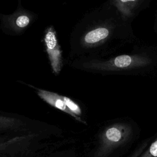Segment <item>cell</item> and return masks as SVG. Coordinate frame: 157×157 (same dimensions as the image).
<instances>
[{
	"mask_svg": "<svg viewBox=\"0 0 157 157\" xmlns=\"http://www.w3.org/2000/svg\"><path fill=\"white\" fill-rule=\"evenodd\" d=\"M151 59L144 54H124L107 59H74L71 66L90 72H108L139 69L150 65Z\"/></svg>",
	"mask_w": 157,
	"mask_h": 157,
	"instance_id": "obj_1",
	"label": "cell"
},
{
	"mask_svg": "<svg viewBox=\"0 0 157 157\" xmlns=\"http://www.w3.org/2000/svg\"><path fill=\"white\" fill-rule=\"evenodd\" d=\"M132 134V127L126 123L118 122L107 127L101 137V155L105 156L127 143Z\"/></svg>",
	"mask_w": 157,
	"mask_h": 157,
	"instance_id": "obj_2",
	"label": "cell"
},
{
	"mask_svg": "<svg viewBox=\"0 0 157 157\" xmlns=\"http://www.w3.org/2000/svg\"><path fill=\"white\" fill-rule=\"evenodd\" d=\"M36 15L24 9L21 6V0L18 1L17 10L9 15L0 13L1 28L6 34L18 35L23 33L36 19Z\"/></svg>",
	"mask_w": 157,
	"mask_h": 157,
	"instance_id": "obj_3",
	"label": "cell"
},
{
	"mask_svg": "<svg viewBox=\"0 0 157 157\" xmlns=\"http://www.w3.org/2000/svg\"><path fill=\"white\" fill-rule=\"evenodd\" d=\"M43 42L53 73L57 75L63 66V52L59 44L56 32L53 26L47 28L44 33Z\"/></svg>",
	"mask_w": 157,
	"mask_h": 157,
	"instance_id": "obj_4",
	"label": "cell"
},
{
	"mask_svg": "<svg viewBox=\"0 0 157 157\" xmlns=\"http://www.w3.org/2000/svg\"><path fill=\"white\" fill-rule=\"evenodd\" d=\"M37 94L39 96V97L44 100L45 102L50 104L51 105L55 107V108H57L61 110H63L72 116L75 117L77 119H78L80 121H81L79 118H78L76 115L73 114L67 107L63 99V96H60L55 93L50 92L48 91L44 90L42 89L36 88Z\"/></svg>",
	"mask_w": 157,
	"mask_h": 157,
	"instance_id": "obj_5",
	"label": "cell"
},
{
	"mask_svg": "<svg viewBox=\"0 0 157 157\" xmlns=\"http://www.w3.org/2000/svg\"><path fill=\"white\" fill-rule=\"evenodd\" d=\"M141 1L142 0H112V3L119 11L122 18L126 20L133 15Z\"/></svg>",
	"mask_w": 157,
	"mask_h": 157,
	"instance_id": "obj_6",
	"label": "cell"
},
{
	"mask_svg": "<svg viewBox=\"0 0 157 157\" xmlns=\"http://www.w3.org/2000/svg\"><path fill=\"white\" fill-rule=\"evenodd\" d=\"M138 157H157V137Z\"/></svg>",
	"mask_w": 157,
	"mask_h": 157,
	"instance_id": "obj_7",
	"label": "cell"
},
{
	"mask_svg": "<svg viewBox=\"0 0 157 157\" xmlns=\"http://www.w3.org/2000/svg\"><path fill=\"white\" fill-rule=\"evenodd\" d=\"M63 99L68 108V109L75 115H80L81 114V110L80 109V107L75 102H74L72 99L70 98L66 97V96H63Z\"/></svg>",
	"mask_w": 157,
	"mask_h": 157,
	"instance_id": "obj_8",
	"label": "cell"
}]
</instances>
